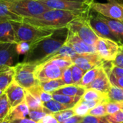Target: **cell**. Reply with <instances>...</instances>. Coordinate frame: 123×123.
<instances>
[{
    "label": "cell",
    "mask_w": 123,
    "mask_h": 123,
    "mask_svg": "<svg viewBox=\"0 0 123 123\" xmlns=\"http://www.w3.org/2000/svg\"><path fill=\"white\" fill-rule=\"evenodd\" d=\"M88 12H85L80 17L70 22L68 24L67 27L69 32H71L77 35L86 43L92 46H95L99 39V37L96 35V34L94 32V31L92 30V28L91 27L90 25L88 22L87 20Z\"/></svg>",
    "instance_id": "obj_5"
},
{
    "label": "cell",
    "mask_w": 123,
    "mask_h": 123,
    "mask_svg": "<svg viewBox=\"0 0 123 123\" xmlns=\"http://www.w3.org/2000/svg\"><path fill=\"white\" fill-rule=\"evenodd\" d=\"M29 112H30L29 107H28L27 104L25 102H23L22 103L18 105L17 106L11 108L7 118L9 121L17 120V119L26 118V117H28Z\"/></svg>",
    "instance_id": "obj_22"
},
{
    "label": "cell",
    "mask_w": 123,
    "mask_h": 123,
    "mask_svg": "<svg viewBox=\"0 0 123 123\" xmlns=\"http://www.w3.org/2000/svg\"><path fill=\"white\" fill-rule=\"evenodd\" d=\"M53 115L55 117V118L57 120V121L60 123H62L63 121H65L69 118H70V117H72V116H74L75 113H74L73 109L71 108V109L65 110L61 111V112H59L54 113Z\"/></svg>",
    "instance_id": "obj_36"
},
{
    "label": "cell",
    "mask_w": 123,
    "mask_h": 123,
    "mask_svg": "<svg viewBox=\"0 0 123 123\" xmlns=\"http://www.w3.org/2000/svg\"><path fill=\"white\" fill-rule=\"evenodd\" d=\"M99 16L102 20H104L108 25L111 30L117 36V37L121 43V41L123 40V20L111 19L104 17L100 14H99Z\"/></svg>",
    "instance_id": "obj_21"
},
{
    "label": "cell",
    "mask_w": 123,
    "mask_h": 123,
    "mask_svg": "<svg viewBox=\"0 0 123 123\" xmlns=\"http://www.w3.org/2000/svg\"><path fill=\"white\" fill-rule=\"evenodd\" d=\"M83 120V117H80L78 115H74L72 117L63 121L62 123H81Z\"/></svg>",
    "instance_id": "obj_47"
},
{
    "label": "cell",
    "mask_w": 123,
    "mask_h": 123,
    "mask_svg": "<svg viewBox=\"0 0 123 123\" xmlns=\"http://www.w3.org/2000/svg\"><path fill=\"white\" fill-rule=\"evenodd\" d=\"M81 100L85 101H98L101 103H107L109 102L108 97L107 93H102L95 89H86L84 94L83 95Z\"/></svg>",
    "instance_id": "obj_23"
},
{
    "label": "cell",
    "mask_w": 123,
    "mask_h": 123,
    "mask_svg": "<svg viewBox=\"0 0 123 123\" xmlns=\"http://www.w3.org/2000/svg\"><path fill=\"white\" fill-rule=\"evenodd\" d=\"M111 86L112 84L110 83L109 76L103 68V66H101L96 78L88 86H87L86 89H92L102 93H107Z\"/></svg>",
    "instance_id": "obj_16"
},
{
    "label": "cell",
    "mask_w": 123,
    "mask_h": 123,
    "mask_svg": "<svg viewBox=\"0 0 123 123\" xmlns=\"http://www.w3.org/2000/svg\"><path fill=\"white\" fill-rule=\"evenodd\" d=\"M14 76V66H7L0 69V91L4 92L13 81Z\"/></svg>",
    "instance_id": "obj_19"
},
{
    "label": "cell",
    "mask_w": 123,
    "mask_h": 123,
    "mask_svg": "<svg viewBox=\"0 0 123 123\" xmlns=\"http://www.w3.org/2000/svg\"><path fill=\"white\" fill-rule=\"evenodd\" d=\"M86 89L84 86L79 85H65L57 90H56L52 94H64L71 97H83Z\"/></svg>",
    "instance_id": "obj_20"
},
{
    "label": "cell",
    "mask_w": 123,
    "mask_h": 123,
    "mask_svg": "<svg viewBox=\"0 0 123 123\" xmlns=\"http://www.w3.org/2000/svg\"><path fill=\"white\" fill-rule=\"evenodd\" d=\"M65 44L70 46L77 54H88L96 53L95 46H92L86 43L77 35L71 32H69L68 37Z\"/></svg>",
    "instance_id": "obj_15"
},
{
    "label": "cell",
    "mask_w": 123,
    "mask_h": 123,
    "mask_svg": "<svg viewBox=\"0 0 123 123\" xmlns=\"http://www.w3.org/2000/svg\"><path fill=\"white\" fill-rule=\"evenodd\" d=\"M81 123H110L106 117H94L91 115H86L83 117Z\"/></svg>",
    "instance_id": "obj_39"
},
{
    "label": "cell",
    "mask_w": 123,
    "mask_h": 123,
    "mask_svg": "<svg viewBox=\"0 0 123 123\" xmlns=\"http://www.w3.org/2000/svg\"><path fill=\"white\" fill-rule=\"evenodd\" d=\"M107 3L93 1L91 9L99 14L115 19L123 20V1L107 0Z\"/></svg>",
    "instance_id": "obj_7"
},
{
    "label": "cell",
    "mask_w": 123,
    "mask_h": 123,
    "mask_svg": "<svg viewBox=\"0 0 123 123\" xmlns=\"http://www.w3.org/2000/svg\"><path fill=\"white\" fill-rule=\"evenodd\" d=\"M11 108L17 106L25 101L26 90L17 84L14 80L4 91Z\"/></svg>",
    "instance_id": "obj_14"
},
{
    "label": "cell",
    "mask_w": 123,
    "mask_h": 123,
    "mask_svg": "<svg viewBox=\"0 0 123 123\" xmlns=\"http://www.w3.org/2000/svg\"><path fill=\"white\" fill-rule=\"evenodd\" d=\"M44 1H79V2H88L92 3L94 0H44Z\"/></svg>",
    "instance_id": "obj_50"
},
{
    "label": "cell",
    "mask_w": 123,
    "mask_h": 123,
    "mask_svg": "<svg viewBox=\"0 0 123 123\" xmlns=\"http://www.w3.org/2000/svg\"><path fill=\"white\" fill-rule=\"evenodd\" d=\"M88 115L94 116V117H105L107 115L106 110V105L104 103H101L98 105L94 108L91 109L89 111Z\"/></svg>",
    "instance_id": "obj_38"
},
{
    "label": "cell",
    "mask_w": 123,
    "mask_h": 123,
    "mask_svg": "<svg viewBox=\"0 0 123 123\" xmlns=\"http://www.w3.org/2000/svg\"><path fill=\"white\" fill-rule=\"evenodd\" d=\"M110 83L112 86H115L123 89V77H117L112 74H108Z\"/></svg>",
    "instance_id": "obj_43"
},
{
    "label": "cell",
    "mask_w": 123,
    "mask_h": 123,
    "mask_svg": "<svg viewBox=\"0 0 123 123\" xmlns=\"http://www.w3.org/2000/svg\"><path fill=\"white\" fill-rule=\"evenodd\" d=\"M42 4L51 9H59L75 12H86L91 9V4L88 2L69 1H44L39 0Z\"/></svg>",
    "instance_id": "obj_10"
},
{
    "label": "cell",
    "mask_w": 123,
    "mask_h": 123,
    "mask_svg": "<svg viewBox=\"0 0 123 123\" xmlns=\"http://www.w3.org/2000/svg\"><path fill=\"white\" fill-rule=\"evenodd\" d=\"M12 11L22 18L34 17L51 9L39 0H4Z\"/></svg>",
    "instance_id": "obj_4"
},
{
    "label": "cell",
    "mask_w": 123,
    "mask_h": 123,
    "mask_svg": "<svg viewBox=\"0 0 123 123\" xmlns=\"http://www.w3.org/2000/svg\"><path fill=\"white\" fill-rule=\"evenodd\" d=\"M95 48L103 61H114L120 51V44L110 39L99 37Z\"/></svg>",
    "instance_id": "obj_9"
},
{
    "label": "cell",
    "mask_w": 123,
    "mask_h": 123,
    "mask_svg": "<svg viewBox=\"0 0 123 123\" xmlns=\"http://www.w3.org/2000/svg\"><path fill=\"white\" fill-rule=\"evenodd\" d=\"M39 85L43 91L52 94L58 89L65 86V84L61 78L44 82H39Z\"/></svg>",
    "instance_id": "obj_25"
},
{
    "label": "cell",
    "mask_w": 123,
    "mask_h": 123,
    "mask_svg": "<svg viewBox=\"0 0 123 123\" xmlns=\"http://www.w3.org/2000/svg\"><path fill=\"white\" fill-rule=\"evenodd\" d=\"M84 13L49 9L34 17L23 18V22L41 27L57 30L67 27L70 22L80 17Z\"/></svg>",
    "instance_id": "obj_2"
},
{
    "label": "cell",
    "mask_w": 123,
    "mask_h": 123,
    "mask_svg": "<svg viewBox=\"0 0 123 123\" xmlns=\"http://www.w3.org/2000/svg\"><path fill=\"white\" fill-rule=\"evenodd\" d=\"M119 1H123V0H119Z\"/></svg>",
    "instance_id": "obj_54"
},
{
    "label": "cell",
    "mask_w": 123,
    "mask_h": 123,
    "mask_svg": "<svg viewBox=\"0 0 123 123\" xmlns=\"http://www.w3.org/2000/svg\"><path fill=\"white\" fill-rule=\"evenodd\" d=\"M69 34L67 26L54 30L53 33L31 45L22 62L38 65L56 53L66 43Z\"/></svg>",
    "instance_id": "obj_1"
},
{
    "label": "cell",
    "mask_w": 123,
    "mask_h": 123,
    "mask_svg": "<svg viewBox=\"0 0 123 123\" xmlns=\"http://www.w3.org/2000/svg\"><path fill=\"white\" fill-rule=\"evenodd\" d=\"M19 55L17 52V43L0 44V69L7 66H14Z\"/></svg>",
    "instance_id": "obj_12"
},
{
    "label": "cell",
    "mask_w": 123,
    "mask_h": 123,
    "mask_svg": "<svg viewBox=\"0 0 123 123\" xmlns=\"http://www.w3.org/2000/svg\"><path fill=\"white\" fill-rule=\"evenodd\" d=\"M110 123H123V110L114 114L105 116Z\"/></svg>",
    "instance_id": "obj_40"
},
{
    "label": "cell",
    "mask_w": 123,
    "mask_h": 123,
    "mask_svg": "<svg viewBox=\"0 0 123 123\" xmlns=\"http://www.w3.org/2000/svg\"><path fill=\"white\" fill-rule=\"evenodd\" d=\"M16 43L12 22H0V44Z\"/></svg>",
    "instance_id": "obj_17"
},
{
    "label": "cell",
    "mask_w": 123,
    "mask_h": 123,
    "mask_svg": "<svg viewBox=\"0 0 123 123\" xmlns=\"http://www.w3.org/2000/svg\"><path fill=\"white\" fill-rule=\"evenodd\" d=\"M107 115H114L123 110V102H109L105 104Z\"/></svg>",
    "instance_id": "obj_35"
},
{
    "label": "cell",
    "mask_w": 123,
    "mask_h": 123,
    "mask_svg": "<svg viewBox=\"0 0 123 123\" xmlns=\"http://www.w3.org/2000/svg\"><path fill=\"white\" fill-rule=\"evenodd\" d=\"M37 123H59L57 120L55 118L53 114H49L46 115L43 118H42L40 121Z\"/></svg>",
    "instance_id": "obj_46"
},
{
    "label": "cell",
    "mask_w": 123,
    "mask_h": 123,
    "mask_svg": "<svg viewBox=\"0 0 123 123\" xmlns=\"http://www.w3.org/2000/svg\"><path fill=\"white\" fill-rule=\"evenodd\" d=\"M87 20L91 27L99 37L110 39L120 43V41L111 30L108 25L99 17L98 12L90 9L87 13Z\"/></svg>",
    "instance_id": "obj_8"
},
{
    "label": "cell",
    "mask_w": 123,
    "mask_h": 123,
    "mask_svg": "<svg viewBox=\"0 0 123 123\" xmlns=\"http://www.w3.org/2000/svg\"><path fill=\"white\" fill-rule=\"evenodd\" d=\"M72 109H73L75 115H78V116L83 117L88 115L90 111V109L81 102H79L78 104H76Z\"/></svg>",
    "instance_id": "obj_37"
},
{
    "label": "cell",
    "mask_w": 123,
    "mask_h": 123,
    "mask_svg": "<svg viewBox=\"0 0 123 123\" xmlns=\"http://www.w3.org/2000/svg\"><path fill=\"white\" fill-rule=\"evenodd\" d=\"M80 102H81L82 103L85 104L90 109V110L91 109L94 108L95 107H96L98 105L101 104V102H98V101H85V100H81L80 99Z\"/></svg>",
    "instance_id": "obj_48"
},
{
    "label": "cell",
    "mask_w": 123,
    "mask_h": 123,
    "mask_svg": "<svg viewBox=\"0 0 123 123\" xmlns=\"http://www.w3.org/2000/svg\"><path fill=\"white\" fill-rule=\"evenodd\" d=\"M0 123H10V121L7 119V118H5L4 120H2L0 121Z\"/></svg>",
    "instance_id": "obj_51"
},
{
    "label": "cell",
    "mask_w": 123,
    "mask_h": 123,
    "mask_svg": "<svg viewBox=\"0 0 123 123\" xmlns=\"http://www.w3.org/2000/svg\"><path fill=\"white\" fill-rule=\"evenodd\" d=\"M102 64L100 65V66H98L92 69H90L88 71H87L83 79H82V81L80 84V86H84V87H86L87 86H88L97 76L99 71H100V68L101 67Z\"/></svg>",
    "instance_id": "obj_27"
},
{
    "label": "cell",
    "mask_w": 123,
    "mask_h": 123,
    "mask_svg": "<svg viewBox=\"0 0 123 123\" xmlns=\"http://www.w3.org/2000/svg\"><path fill=\"white\" fill-rule=\"evenodd\" d=\"M43 106L45 108H46L48 110H49L51 114H54V113H56V112H61V111H63V110H65L72 108V107H71L70 106L61 104V103H59V102H57V101H55L54 99H52V100H51L49 102L43 103Z\"/></svg>",
    "instance_id": "obj_29"
},
{
    "label": "cell",
    "mask_w": 123,
    "mask_h": 123,
    "mask_svg": "<svg viewBox=\"0 0 123 123\" xmlns=\"http://www.w3.org/2000/svg\"><path fill=\"white\" fill-rule=\"evenodd\" d=\"M38 65L28 63H17L14 66V81L20 86L28 90L39 84L36 77V69Z\"/></svg>",
    "instance_id": "obj_6"
},
{
    "label": "cell",
    "mask_w": 123,
    "mask_h": 123,
    "mask_svg": "<svg viewBox=\"0 0 123 123\" xmlns=\"http://www.w3.org/2000/svg\"><path fill=\"white\" fill-rule=\"evenodd\" d=\"M53 99L65 105L70 106L71 107H74L76 104H78L82 97H71V96H67V95H64V94H52Z\"/></svg>",
    "instance_id": "obj_26"
},
{
    "label": "cell",
    "mask_w": 123,
    "mask_h": 123,
    "mask_svg": "<svg viewBox=\"0 0 123 123\" xmlns=\"http://www.w3.org/2000/svg\"><path fill=\"white\" fill-rule=\"evenodd\" d=\"M46 61H49L50 63L57 65L63 71L67 68L71 67L73 65L72 58H51Z\"/></svg>",
    "instance_id": "obj_32"
},
{
    "label": "cell",
    "mask_w": 123,
    "mask_h": 123,
    "mask_svg": "<svg viewBox=\"0 0 123 123\" xmlns=\"http://www.w3.org/2000/svg\"><path fill=\"white\" fill-rule=\"evenodd\" d=\"M63 70L49 61L38 64L36 69V77L39 82L61 79Z\"/></svg>",
    "instance_id": "obj_11"
},
{
    "label": "cell",
    "mask_w": 123,
    "mask_h": 123,
    "mask_svg": "<svg viewBox=\"0 0 123 123\" xmlns=\"http://www.w3.org/2000/svg\"><path fill=\"white\" fill-rule=\"evenodd\" d=\"M28 107H29L30 110H38L41 109L43 107V102L33 96L28 91L26 90V94H25V101H24Z\"/></svg>",
    "instance_id": "obj_31"
},
{
    "label": "cell",
    "mask_w": 123,
    "mask_h": 123,
    "mask_svg": "<svg viewBox=\"0 0 123 123\" xmlns=\"http://www.w3.org/2000/svg\"><path fill=\"white\" fill-rule=\"evenodd\" d=\"M112 63L115 66H117L120 68H123V45L122 44H120V51H119L116 58L115 59V61H112Z\"/></svg>",
    "instance_id": "obj_45"
},
{
    "label": "cell",
    "mask_w": 123,
    "mask_h": 123,
    "mask_svg": "<svg viewBox=\"0 0 123 123\" xmlns=\"http://www.w3.org/2000/svg\"><path fill=\"white\" fill-rule=\"evenodd\" d=\"M31 44L26 42H20L17 43V52L18 55H25L30 49Z\"/></svg>",
    "instance_id": "obj_41"
},
{
    "label": "cell",
    "mask_w": 123,
    "mask_h": 123,
    "mask_svg": "<svg viewBox=\"0 0 123 123\" xmlns=\"http://www.w3.org/2000/svg\"><path fill=\"white\" fill-rule=\"evenodd\" d=\"M120 44H122V45H123V40H122V41H121V43H120Z\"/></svg>",
    "instance_id": "obj_52"
},
{
    "label": "cell",
    "mask_w": 123,
    "mask_h": 123,
    "mask_svg": "<svg viewBox=\"0 0 123 123\" xmlns=\"http://www.w3.org/2000/svg\"><path fill=\"white\" fill-rule=\"evenodd\" d=\"M10 123H37V122H35L32 120L30 118H22V119H17V120H14L10 121Z\"/></svg>",
    "instance_id": "obj_49"
},
{
    "label": "cell",
    "mask_w": 123,
    "mask_h": 123,
    "mask_svg": "<svg viewBox=\"0 0 123 123\" xmlns=\"http://www.w3.org/2000/svg\"><path fill=\"white\" fill-rule=\"evenodd\" d=\"M16 43L26 42L31 45L51 35L54 30L41 27L25 22H12Z\"/></svg>",
    "instance_id": "obj_3"
},
{
    "label": "cell",
    "mask_w": 123,
    "mask_h": 123,
    "mask_svg": "<svg viewBox=\"0 0 123 123\" xmlns=\"http://www.w3.org/2000/svg\"><path fill=\"white\" fill-rule=\"evenodd\" d=\"M107 94L109 102H123V89L112 85Z\"/></svg>",
    "instance_id": "obj_28"
},
{
    "label": "cell",
    "mask_w": 123,
    "mask_h": 123,
    "mask_svg": "<svg viewBox=\"0 0 123 123\" xmlns=\"http://www.w3.org/2000/svg\"><path fill=\"white\" fill-rule=\"evenodd\" d=\"M49 114H51V112L43 107L41 109L30 110L29 115H28V118L38 123L42 118H43L46 115H49Z\"/></svg>",
    "instance_id": "obj_33"
},
{
    "label": "cell",
    "mask_w": 123,
    "mask_h": 123,
    "mask_svg": "<svg viewBox=\"0 0 123 123\" xmlns=\"http://www.w3.org/2000/svg\"><path fill=\"white\" fill-rule=\"evenodd\" d=\"M62 79L65 82V85H72V84H73L72 71H71L70 67L67 68H66L65 70L63 71L62 76Z\"/></svg>",
    "instance_id": "obj_42"
},
{
    "label": "cell",
    "mask_w": 123,
    "mask_h": 123,
    "mask_svg": "<svg viewBox=\"0 0 123 123\" xmlns=\"http://www.w3.org/2000/svg\"></svg>",
    "instance_id": "obj_55"
},
{
    "label": "cell",
    "mask_w": 123,
    "mask_h": 123,
    "mask_svg": "<svg viewBox=\"0 0 123 123\" xmlns=\"http://www.w3.org/2000/svg\"><path fill=\"white\" fill-rule=\"evenodd\" d=\"M108 74H112L117 77H123V68L118 67L117 66H115L113 63L110 68V69L107 72Z\"/></svg>",
    "instance_id": "obj_44"
},
{
    "label": "cell",
    "mask_w": 123,
    "mask_h": 123,
    "mask_svg": "<svg viewBox=\"0 0 123 123\" xmlns=\"http://www.w3.org/2000/svg\"><path fill=\"white\" fill-rule=\"evenodd\" d=\"M11 110V106L4 92L0 95V121L7 118Z\"/></svg>",
    "instance_id": "obj_30"
},
{
    "label": "cell",
    "mask_w": 123,
    "mask_h": 123,
    "mask_svg": "<svg viewBox=\"0 0 123 123\" xmlns=\"http://www.w3.org/2000/svg\"><path fill=\"white\" fill-rule=\"evenodd\" d=\"M71 71H72V81H73V84L75 85H79L82 81V79L86 72V71L83 70L78 66L73 64L71 67Z\"/></svg>",
    "instance_id": "obj_34"
},
{
    "label": "cell",
    "mask_w": 123,
    "mask_h": 123,
    "mask_svg": "<svg viewBox=\"0 0 123 123\" xmlns=\"http://www.w3.org/2000/svg\"><path fill=\"white\" fill-rule=\"evenodd\" d=\"M2 93H3V92H1V91H0V95H1V94Z\"/></svg>",
    "instance_id": "obj_53"
},
{
    "label": "cell",
    "mask_w": 123,
    "mask_h": 123,
    "mask_svg": "<svg viewBox=\"0 0 123 123\" xmlns=\"http://www.w3.org/2000/svg\"><path fill=\"white\" fill-rule=\"evenodd\" d=\"M73 64L87 71L103 63L102 58L97 53L88 54H76L72 58Z\"/></svg>",
    "instance_id": "obj_13"
},
{
    "label": "cell",
    "mask_w": 123,
    "mask_h": 123,
    "mask_svg": "<svg viewBox=\"0 0 123 123\" xmlns=\"http://www.w3.org/2000/svg\"><path fill=\"white\" fill-rule=\"evenodd\" d=\"M23 18L14 13L8 4L0 0V22H22Z\"/></svg>",
    "instance_id": "obj_18"
},
{
    "label": "cell",
    "mask_w": 123,
    "mask_h": 123,
    "mask_svg": "<svg viewBox=\"0 0 123 123\" xmlns=\"http://www.w3.org/2000/svg\"><path fill=\"white\" fill-rule=\"evenodd\" d=\"M27 91H28L33 96H34L35 97H36L37 99L41 100L43 103L49 102L53 99L52 94L43 91L42 89V88L40 86L39 84L30 89H28Z\"/></svg>",
    "instance_id": "obj_24"
}]
</instances>
